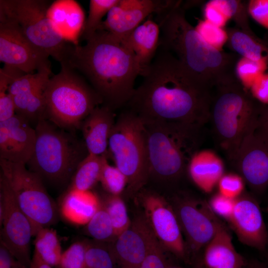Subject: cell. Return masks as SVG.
<instances>
[{
  "label": "cell",
  "mask_w": 268,
  "mask_h": 268,
  "mask_svg": "<svg viewBox=\"0 0 268 268\" xmlns=\"http://www.w3.org/2000/svg\"><path fill=\"white\" fill-rule=\"evenodd\" d=\"M141 76L127 105L142 122L198 128L209 122L211 90L194 79L171 53L159 47Z\"/></svg>",
  "instance_id": "cell-1"
},
{
  "label": "cell",
  "mask_w": 268,
  "mask_h": 268,
  "mask_svg": "<svg viewBox=\"0 0 268 268\" xmlns=\"http://www.w3.org/2000/svg\"><path fill=\"white\" fill-rule=\"evenodd\" d=\"M61 63L79 73L102 98L103 105L113 111L127 105L135 79L142 74L134 53L104 30L96 31L84 45L69 43Z\"/></svg>",
  "instance_id": "cell-2"
},
{
  "label": "cell",
  "mask_w": 268,
  "mask_h": 268,
  "mask_svg": "<svg viewBox=\"0 0 268 268\" xmlns=\"http://www.w3.org/2000/svg\"><path fill=\"white\" fill-rule=\"evenodd\" d=\"M157 18L160 29L159 47L173 54L198 82L211 90L237 78L236 65L241 57L207 43L187 20L182 1Z\"/></svg>",
  "instance_id": "cell-3"
},
{
  "label": "cell",
  "mask_w": 268,
  "mask_h": 268,
  "mask_svg": "<svg viewBox=\"0 0 268 268\" xmlns=\"http://www.w3.org/2000/svg\"><path fill=\"white\" fill-rule=\"evenodd\" d=\"M209 122L219 147L230 162L258 120L262 106L235 78L213 87Z\"/></svg>",
  "instance_id": "cell-4"
},
{
  "label": "cell",
  "mask_w": 268,
  "mask_h": 268,
  "mask_svg": "<svg viewBox=\"0 0 268 268\" xmlns=\"http://www.w3.org/2000/svg\"><path fill=\"white\" fill-rule=\"evenodd\" d=\"M149 177L174 181L187 171L202 142V129L177 124L144 123Z\"/></svg>",
  "instance_id": "cell-5"
},
{
  "label": "cell",
  "mask_w": 268,
  "mask_h": 268,
  "mask_svg": "<svg viewBox=\"0 0 268 268\" xmlns=\"http://www.w3.org/2000/svg\"><path fill=\"white\" fill-rule=\"evenodd\" d=\"M35 129V147L26 165L42 180L66 183L88 154L84 141L45 119L39 120Z\"/></svg>",
  "instance_id": "cell-6"
},
{
  "label": "cell",
  "mask_w": 268,
  "mask_h": 268,
  "mask_svg": "<svg viewBox=\"0 0 268 268\" xmlns=\"http://www.w3.org/2000/svg\"><path fill=\"white\" fill-rule=\"evenodd\" d=\"M59 73L51 76L45 89V119L58 127L73 130L97 107L100 95L77 71L61 63Z\"/></svg>",
  "instance_id": "cell-7"
},
{
  "label": "cell",
  "mask_w": 268,
  "mask_h": 268,
  "mask_svg": "<svg viewBox=\"0 0 268 268\" xmlns=\"http://www.w3.org/2000/svg\"><path fill=\"white\" fill-rule=\"evenodd\" d=\"M107 154L126 176L128 190L134 193L141 189L149 178L145 131L141 119L130 110L116 120Z\"/></svg>",
  "instance_id": "cell-8"
},
{
  "label": "cell",
  "mask_w": 268,
  "mask_h": 268,
  "mask_svg": "<svg viewBox=\"0 0 268 268\" xmlns=\"http://www.w3.org/2000/svg\"><path fill=\"white\" fill-rule=\"evenodd\" d=\"M51 3L46 0H0V14L14 22L32 44L61 63L69 43L48 16Z\"/></svg>",
  "instance_id": "cell-9"
},
{
  "label": "cell",
  "mask_w": 268,
  "mask_h": 268,
  "mask_svg": "<svg viewBox=\"0 0 268 268\" xmlns=\"http://www.w3.org/2000/svg\"><path fill=\"white\" fill-rule=\"evenodd\" d=\"M0 174L6 180L15 199L29 219L33 236L55 223L58 208L47 193L42 179L26 164L0 159Z\"/></svg>",
  "instance_id": "cell-10"
},
{
  "label": "cell",
  "mask_w": 268,
  "mask_h": 268,
  "mask_svg": "<svg viewBox=\"0 0 268 268\" xmlns=\"http://www.w3.org/2000/svg\"><path fill=\"white\" fill-rule=\"evenodd\" d=\"M0 243L28 268L32 258L30 241L33 236L31 222L19 206L4 177L0 178Z\"/></svg>",
  "instance_id": "cell-11"
},
{
  "label": "cell",
  "mask_w": 268,
  "mask_h": 268,
  "mask_svg": "<svg viewBox=\"0 0 268 268\" xmlns=\"http://www.w3.org/2000/svg\"><path fill=\"white\" fill-rule=\"evenodd\" d=\"M230 163L254 192L261 194L268 187V134L259 126L258 119Z\"/></svg>",
  "instance_id": "cell-12"
},
{
  "label": "cell",
  "mask_w": 268,
  "mask_h": 268,
  "mask_svg": "<svg viewBox=\"0 0 268 268\" xmlns=\"http://www.w3.org/2000/svg\"><path fill=\"white\" fill-rule=\"evenodd\" d=\"M182 232L193 252H199L214 237L222 224L205 200L177 198L173 207Z\"/></svg>",
  "instance_id": "cell-13"
},
{
  "label": "cell",
  "mask_w": 268,
  "mask_h": 268,
  "mask_svg": "<svg viewBox=\"0 0 268 268\" xmlns=\"http://www.w3.org/2000/svg\"><path fill=\"white\" fill-rule=\"evenodd\" d=\"M50 56L23 34L13 21L0 14V61L25 73L51 69Z\"/></svg>",
  "instance_id": "cell-14"
},
{
  "label": "cell",
  "mask_w": 268,
  "mask_h": 268,
  "mask_svg": "<svg viewBox=\"0 0 268 268\" xmlns=\"http://www.w3.org/2000/svg\"><path fill=\"white\" fill-rule=\"evenodd\" d=\"M179 0H119L107 14L99 30H104L124 41L151 14H162L175 6Z\"/></svg>",
  "instance_id": "cell-15"
},
{
  "label": "cell",
  "mask_w": 268,
  "mask_h": 268,
  "mask_svg": "<svg viewBox=\"0 0 268 268\" xmlns=\"http://www.w3.org/2000/svg\"><path fill=\"white\" fill-rule=\"evenodd\" d=\"M142 203L144 216L163 248L183 257L186 246L173 207L163 197L153 193L144 194Z\"/></svg>",
  "instance_id": "cell-16"
},
{
  "label": "cell",
  "mask_w": 268,
  "mask_h": 268,
  "mask_svg": "<svg viewBox=\"0 0 268 268\" xmlns=\"http://www.w3.org/2000/svg\"><path fill=\"white\" fill-rule=\"evenodd\" d=\"M243 244L264 252L268 230L257 201L244 192L235 200L232 214L228 221Z\"/></svg>",
  "instance_id": "cell-17"
},
{
  "label": "cell",
  "mask_w": 268,
  "mask_h": 268,
  "mask_svg": "<svg viewBox=\"0 0 268 268\" xmlns=\"http://www.w3.org/2000/svg\"><path fill=\"white\" fill-rule=\"evenodd\" d=\"M36 139L35 129L21 116L15 114L0 122V159L26 165Z\"/></svg>",
  "instance_id": "cell-18"
},
{
  "label": "cell",
  "mask_w": 268,
  "mask_h": 268,
  "mask_svg": "<svg viewBox=\"0 0 268 268\" xmlns=\"http://www.w3.org/2000/svg\"><path fill=\"white\" fill-rule=\"evenodd\" d=\"M150 232L143 215L116 238L110 247L119 268H140L147 254Z\"/></svg>",
  "instance_id": "cell-19"
},
{
  "label": "cell",
  "mask_w": 268,
  "mask_h": 268,
  "mask_svg": "<svg viewBox=\"0 0 268 268\" xmlns=\"http://www.w3.org/2000/svg\"><path fill=\"white\" fill-rule=\"evenodd\" d=\"M115 122L114 111L104 105L96 107L85 118L80 129L88 153L107 155L109 138Z\"/></svg>",
  "instance_id": "cell-20"
},
{
  "label": "cell",
  "mask_w": 268,
  "mask_h": 268,
  "mask_svg": "<svg viewBox=\"0 0 268 268\" xmlns=\"http://www.w3.org/2000/svg\"><path fill=\"white\" fill-rule=\"evenodd\" d=\"M47 13L63 38L77 45L85 22L84 13L78 3L73 0H57L51 2Z\"/></svg>",
  "instance_id": "cell-21"
},
{
  "label": "cell",
  "mask_w": 268,
  "mask_h": 268,
  "mask_svg": "<svg viewBox=\"0 0 268 268\" xmlns=\"http://www.w3.org/2000/svg\"><path fill=\"white\" fill-rule=\"evenodd\" d=\"M187 172L199 189L209 193L224 174V165L221 157L213 150L199 149L190 159Z\"/></svg>",
  "instance_id": "cell-22"
},
{
  "label": "cell",
  "mask_w": 268,
  "mask_h": 268,
  "mask_svg": "<svg viewBox=\"0 0 268 268\" xmlns=\"http://www.w3.org/2000/svg\"><path fill=\"white\" fill-rule=\"evenodd\" d=\"M205 268H243L246 262L237 252L228 230L221 225L212 240L204 247Z\"/></svg>",
  "instance_id": "cell-23"
},
{
  "label": "cell",
  "mask_w": 268,
  "mask_h": 268,
  "mask_svg": "<svg viewBox=\"0 0 268 268\" xmlns=\"http://www.w3.org/2000/svg\"><path fill=\"white\" fill-rule=\"evenodd\" d=\"M160 36L159 24L152 19L148 18L122 42L134 53L141 67L142 73L150 65L157 53Z\"/></svg>",
  "instance_id": "cell-24"
},
{
  "label": "cell",
  "mask_w": 268,
  "mask_h": 268,
  "mask_svg": "<svg viewBox=\"0 0 268 268\" xmlns=\"http://www.w3.org/2000/svg\"><path fill=\"white\" fill-rule=\"evenodd\" d=\"M100 203V198L91 190L82 191L69 188L62 200L61 211L69 221L86 224Z\"/></svg>",
  "instance_id": "cell-25"
},
{
  "label": "cell",
  "mask_w": 268,
  "mask_h": 268,
  "mask_svg": "<svg viewBox=\"0 0 268 268\" xmlns=\"http://www.w3.org/2000/svg\"><path fill=\"white\" fill-rule=\"evenodd\" d=\"M229 46L241 57L268 63V45L258 38L252 31L236 26L226 30Z\"/></svg>",
  "instance_id": "cell-26"
},
{
  "label": "cell",
  "mask_w": 268,
  "mask_h": 268,
  "mask_svg": "<svg viewBox=\"0 0 268 268\" xmlns=\"http://www.w3.org/2000/svg\"><path fill=\"white\" fill-rule=\"evenodd\" d=\"M106 156L88 153L77 166L69 188L78 191L91 190L99 182Z\"/></svg>",
  "instance_id": "cell-27"
},
{
  "label": "cell",
  "mask_w": 268,
  "mask_h": 268,
  "mask_svg": "<svg viewBox=\"0 0 268 268\" xmlns=\"http://www.w3.org/2000/svg\"><path fill=\"white\" fill-rule=\"evenodd\" d=\"M35 237L34 254L52 267H57L63 252L56 231L50 227H44Z\"/></svg>",
  "instance_id": "cell-28"
},
{
  "label": "cell",
  "mask_w": 268,
  "mask_h": 268,
  "mask_svg": "<svg viewBox=\"0 0 268 268\" xmlns=\"http://www.w3.org/2000/svg\"><path fill=\"white\" fill-rule=\"evenodd\" d=\"M84 231L86 234L98 242L108 243L113 242L116 238L110 218L101 203L85 224Z\"/></svg>",
  "instance_id": "cell-29"
},
{
  "label": "cell",
  "mask_w": 268,
  "mask_h": 268,
  "mask_svg": "<svg viewBox=\"0 0 268 268\" xmlns=\"http://www.w3.org/2000/svg\"><path fill=\"white\" fill-rule=\"evenodd\" d=\"M100 199L110 218L117 237L129 228L132 223L125 203L121 196L112 195L107 193Z\"/></svg>",
  "instance_id": "cell-30"
},
{
  "label": "cell",
  "mask_w": 268,
  "mask_h": 268,
  "mask_svg": "<svg viewBox=\"0 0 268 268\" xmlns=\"http://www.w3.org/2000/svg\"><path fill=\"white\" fill-rule=\"evenodd\" d=\"M117 264L108 243L87 241L85 268H116Z\"/></svg>",
  "instance_id": "cell-31"
},
{
  "label": "cell",
  "mask_w": 268,
  "mask_h": 268,
  "mask_svg": "<svg viewBox=\"0 0 268 268\" xmlns=\"http://www.w3.org/2000/svg\"><path fill=\"white\" fill-rule=\"evenodd\" d=\"M119 0H90L89 13L81 36L86 40L97 31L103 21V17L119 2Z\"/></svg>",
  "instance_id": "cell-32"
},
{
  "label": "cell",
  "mask_w": 268,
  "mask_h": 268,
  "mask_svg": "<svg viewBox=\"0 0 268 268\" xmlns=\"http://www.w3.org/2000/svg\"><path fill=\"white\" fill-rule=\"evenodd\" d=\"M268 63L256 61L240 57L237 62L236 75L241 84L248 90H250L256 79L265 72Z\"/></svg>",
  "instance_id": "cell-33"
},
{
  "label": "cell",
  "mask_w": 268,
  "mask_h": 268,
  "mask_svg": "<svg viewBox=\"0 0 268 268\" xmlns=\"http://www.w3.org/2000/svg\"><path fill=\"white\" fill-rule=\"evenodd\" d=\"M99 182L106 193L121 196L128 186V179L116 166L110 165L107 157L104 160Z\"/></svg>",
  "instance_id": "cell-34"
},
{
  "label": "cell",
  "mask_w": 268,
  "mask_h": 268,
  "mask_svg": "<svg viewBox=\"0 0 268 268\" xmlns=\"http://www.w3.org/2000/svg\"><path fill=\"white\" fill-rule=\"evenodd\" d=\"M51 69H44L36 73L24 74L10 83L7 91L12 97L27 93L46 83L51 76Z\"/></svg>",
  "instance_id": "cell-35"
},
{
  "label": "cell",
  "mask_w": 268,
  "mask_h": 268,
  "mask_svg": "<svg viewBox=\"0 0 268 268\" xmlns=\"http://www.w3.org/2000/svg\"><path fill=\"white\" fill-rule=\"evenodd\" d=\"M229 18H232L236 27L246 31H252L249 23L247 5L240 0H211Z\"/></svg>",
  "instance_id": "cell-36"
},
{
  "label": "cell",
  "mask_w": 268,
  "mask_h": 268,
  "mask_svg": "<svg viewBox=\"0 0 268 268\" xmlns=\"http://www.w3.org/2000/svg\"><path fill=\"white\" fill-rule=\"evenodd\" d=\"M87 241H77L63 252L60 268H85Z\"/></svg>",
  "instance_id": "cell-37"
},
{
  "label": "cell",
  "mask_w": 268,
  "mask_h": 268,
  "mask_svg": "<svg viewBox=\"0 0 268 268\" xmlns=\"http://www.w3.org/2000/svg\"><path fill=\"white\" fill-rule=\"evenodd\" d=\"M195 28L207 43L219 50L228 41L226 31L205 19L200 21Z\"/></svg>",
  "instance_id": "cell-38"
},
{
  "label": "cell",
  "mask_w": 268,
  "mask_h": 268,
  "mask_svg": "<svg viewBox=\"0 0 268 268\" xmlns=\"http://www.w3.org/2000/svg\"><path fill=\"white\" fill-rule=\"evenodd\" d=\"M217 187L219 193L235 200L244 192L245 181L239 174L224 173L220 179Z\"/></svg>",
  "instance_id": "cell-39"
},
{
  "label": "cell",
  "mask_w": 268,
  "mask_h": 268,
  "mask_svg": "<svg viewBox=\"0 0 268 268\" xmlns=\"http://www.w3.org/2000/svg\"><path fill=\"white\" fill-rule=\"evenodd\" d=\"M163 249L151 230L148 251L140 268H166Z\"/></svg>",
  "instance_id": "cell-40"
},
{
  "label": "cell",
  "mask_w": 268,
  "mask_h": 268,
  "mask_svg": "<svg viewBox=\"0 0 268 268\" xmlns=\"http://www.w3.org/2000/svg\"><path fill=\"white\" fill-rule=\"evenodd\" d=\"M235 200L228 198L217 193L211 198L208 203L216 215L228 221L234 210Z\"/></svg>",
  "instance_id": "cell-41"
},
{
  "label": "cell",
  "mask_w": 268,
  "mask_h": 268,
  "mask_svg": "<svg viewBox=\"0 0 268 268\" xmlns=\"http://www.w3.org/2000/svg\"><path fill=\"white\" fill-rule=\"evenodd\" d=\"M247 8L252 18L268 29V0H251L248 2Z\"/></svg>",
  "instance_id": "cell-42"
},
{
  "label": "cell",
  "mask_w": 268,
  "mask_h": 268,
  "mask_svg": "<svg viewBox=\"0 0 268 268\" xmlns=\"http://www.w3.org/2000/svg\"><path fill=\"white\" fill-rule=\"evenodd\" d=\"M8 88L6 85H0V122L16 114L13 97L8 93Z\"/></svg>",
  "instance_id": "cell-43"
},
{
  "label": "cell",
  "mask_w": 268,
  "mask_h": 268,
  "mask_svg": "<svg viewBox=\"0 0 268 268\" xmlns=\"http://www.w3.org/2000/svg\"><path fill=\"white\" fill-rule=\"evenodd\" d=\"M249 90L256 101L263 105H268V73L261 75Z\"/></svg>",
  "instance_id": "cell-44"
},
{
  "label": "cell",
  "mask_w": 268,
  "mask_h": 268,
  "mask_svg": "<svg viewBox=\"0 0 268 268\" xmlns=\"http://www.w3.org/2000/svg\"><path fill=\"white\" fill-rule=\"evenodd\" d=\"M204 14L205 20L221 28L225 25L229 19L211 0L206 4L204 9Z\"/></svg>",
  "instance_id": "cell-45"
},
{
  "label": "cell",
  "mask_w": 268,
  "mask_h": 268,
  "mask_svg": "<svg viewBox=\"0 0 268 268\" xmlns=\"http://www.w3.org/2000/svg\"><path fill=\"white\" fill-rule=\"evenodd\" d=\"M0 268H28L18 261L1 243L0 246Z\"/></svg>",
  "instance_id": "cell-46"
},
{
  "label": "cell",
  "mask_w": 268,
  "mask_h": 268,
  "mask_svg": "<svg viewBox=\"0 0 268 268\" xmlns=\"http://www.w3.org/2000/svg\"><path fill=\"white\" fill-rule=\"evenodd\" d=\"M259 126L268 134V105H262L258 118Z\"/></svg>",
  "instance_id": "cell-47"
},
{
  "label": "cell",
  "mask_w": 268,
  "mask_h": 268,
  "mask_svg": "<svg viewBox=\"0 0 268 268\" xmlns=\"http://www.w3.org/2000/svg\"><path fill=\"white\" fill-rule=\"evenodd\" d=\"M29 268H54L33 253Z\"/></svg>",
  "instance_id": "cell-48"
},
{
  "label": "cell",
  "mask_w": 268,
  "mask_h": 268,
  "mask_svg": "<svg viewBox=\"0 0 268 268\" xmlns=\"http://www.w3.org/2000/svg\"><path fill=\"white\" fill-rule=\"evenodd\" d=\"M243 268H268V264L254 260L246 262Z\"/></svg>",
  "instance_id": "cell-49"
},
{
  "label": "cell",
  "mask_w": 268,
  "mask_h": 268,
  "mask_svg": "<svg viewBox=\"0 0 268 268\" xmlns=\"http://www.w3.org/2000/svg\"><path fill=\"white\" fill-rule=\"evenodd\" d=\"M264 252H265V253H266V257H267V260L268 261V243H267V246H266V249H265V250Z\"/></svg>",
  "instance_id": "cell-50"
},
{
  "label": "cell",
  "mask_w": 268,
  "mask_h": 268,
  "mask_svg": "<svg viewBox=\"0 0 268 268\" xmlns=\"http://www.w3.org/2000/svg\"><path fill=\"white\" fill-rule=\"evenodd\" d=\"M267 211L268 212V206H267Z\"/></svg>",
  "instance_id": "cell-51"
},
{
  "label": "cell",
  "mask_w": 268,
  "mask_h": 268,
  "mask_svg": "<svg viewBox=\"0 0 268 268\" xmlns=\"http://www.w3.org/2000/svg\"><path fill=\"white\" fill-rule=\"evenodd\" d=\"M54 268H60L58 266H57V267H55Z\"/></svg>",
  "instance_id": "cell-52"
}]
</instances>
